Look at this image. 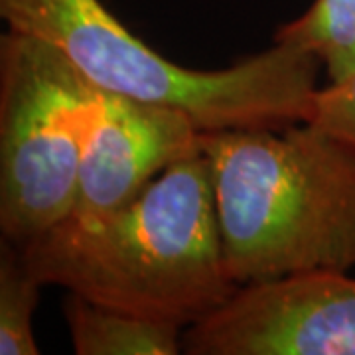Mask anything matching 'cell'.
<instances>
[{"label":"cell","instance_id":"obj_3","mask_svg":"<svg viewBox=\"0 0 355 355\" xmlns=\"http://www.w3.org/2000/svg\"><path fill=\"white\" fill-rule=\"evenodd\" d=\"M0 18L64 53L95 87L178 107L202 132L306 121L322 71L312 53L279 42L223 69H191L144 44L103 0H0Z\"/></svg>","mask_w":355,"mask_h":355},{"label":"cell","instance_id":"obj_10","mask_svg":"<svg viewBox=\"0 0 355 355\" xmlns=\"http://www.w3.org/2000/svg\"><path fill=\"white\" fill-rule=\"evenodd\" d=\"M306 121L355 146V67L316 89Z\"/></svg>","mask_w":355,"mask_h":355},{"label":"cell","instance_id":"obj_6","mask_svg":"<svg viewBox=\"0 0 355 355\" xmlns=\"http://www.w3.org/2000/svg\"><path fill=\"white\" fill-rule=\"evenodd\" d=\"M200 139L186 111L97 87L71 216H103L127 205L168 166L198 153Z\"/></svg>","mask_w":355,"mask_h":355},{"label":"cell","instance_id":"obj_2","mask_svg":"<svg viewBox=\"0 0 355 355\" xmlns=\"http://www.w3.org/2000/svg\"><path fill=\"white\" fill-rule=\"evenodd\" d=\"M237 286L355 268V146L300 121L202 132Z\"/></svg>","mask_w":355,"mask_h":355},{"label":"cell","instance_id":"obj_7","mask_svg":"<svg viewBox=\"0 0 355 355\" xmlns=\"http://www.w3.org/2000/svg\"><path fill=\"white\" fill-rule=\"evenodd\" d=\"M71 347L77 355H178L184 328L135 316L69 294L64 306Z\"/></svg>","mask_w":355,"mask_h":355},{"label":"cell","instance_id":"obj_1","mask_svg":"<svg viewBox=\"0 0 355 355\" xmlns=\"http://www.w3.org/2000/svg\"><path fill=\"white\" fill-rule=\"evenodd\" d=\"M20 249L44 286L184 330L239 288L225 263L202 148L168 166L127 205L69 216Z\"/></svg>","mask_w":355,"mask_h":355},{"label":"cell","instance_id":"obj_5","mask_svg":"<svg viewBox=\"0 0 355 355\" xmlns=\"http://www.w3.org/2000/svg\"><path fill=\"white\" fill-rule=\"evenodd\" d=\"M190 355H355V279L349 272L239 286L184 330Z\"/></svg>","mask_w":355,"mask_h":355},{"label":"cell","instance_id":"obj_8","mask_svg":"<svg viewBox=\"0 0 355 355\" xmlns=\"http://www.w3.org/2000/svg\"><path fill=\"white\" fill-rule=\"evenodd\" d=\"M275 42L312 53L328 81L340 79L355 67V0H314L277 28Z\"/></svg>","mask_w":355,"mask_h":355},{"label":"cell","instance_id":"obj_4","mask_svg":"<svg viewBox=\"0 0 355 355\" xmlns=\"http://www.w3.org/2000/svg\"><path fill=\"white\" fill-rule=\"evenodd\" d=\"M97 87L42 40L0 36V229L24 247L71 216Z\"/></svg>","mask_w":355,"mask_h":355},{"label":"cell","instance_id":"obj_9","mask_svg":"<svg viewBox=\"0 0 355 355\" xmlns=\"http://www.w3.org/2000/svg\"><path fill=\"white\" fill-rule=\"evenodd\" d=\"M44 284L28 268L22 249L2 239L0 245V355H38L34 312Z\"/></svg>","mask_w":355,"mask_h":355}]
</instances>
